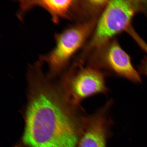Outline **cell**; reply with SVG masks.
Here are the masks:
<instances>
[{
  "label": "cell",
  "mask_w": 147,
  "mask_h": 147,
  "mask_svg": "<svg viewBox=\"0 0 147 147\" xmlns=\"http://www.w3.org/2000/svg\"><path fill=\"white\" fill-rule=\"evenodd\" d=\"M90 64L107 69L134 83L142 82L131 58L117 40H113L94 51Z\"/></svg>",
  "instance_id": "cell-5"
},
{
  "label": "cell",
  "mask_w": 147,
  "mask_h": 147,
  "mask_svg": "<svg viewBox=\"0 0 147 147\" xmlns=\"http://www.w3.org/2000/svg\"><path fill=\"white\" fill-rule=\"evenodd\" d=\"M36 90L28 108L24 143L29 147H76L84 115H75L49 89Z\"/></svg>",
  "instance_id": "cell-1"
},
{
  "label": "cell",
  "mask_w": 147,
  "mask_h": 147,
  "mask_svg": "<svg viewBox=\"0 0 147 147\" xmlns=\"http://www.w3.org/2000/svg\"><path fill=\"white\" fill-rule=\"evenodd\" d=\"M18 2L19 10L18 15L21 17L30 9L39 7L49 13L55 24H58L61 20H74L80 18V1L32 0Z\"/></svg>",
  "instance_id": "cell-7"
},
{
  "label": "cell",
  "mask_w": 147,
  "mask_h": 147,
  "mask_svg": "<svg viewBox=\"0 0 147 147\" xmlns=\"http://www.w3.org/2000/svg\"><path fill=\"white\" fill-rule=\"evenodd\" d=\"M113 104V101L109 100L92 114L84 115L78 147H106L113 124L109 115Z\"/></svg>",
  "instance_id": "cell-6"
},
{
  "label": "cell",
  "mask_w": 147,
  "mask_h": 147,
  "mask_svg": "<svg viewBox=\"0 0 147 147\" xmlns=\"http://www.w3.org/2000/svg\"><path fill=\"white\" fill-rule=\"evenodd\" d=\"M147 13V1H109L97 20L92 36L83 55L100 48L116 35L128 30L138 13Z\"/></svg>",
  "instance_id": "cell-2"
},
{
  "label": "cell",
  "mask_w": 147,
  "mask_h": 147,
  "mask_svg": "<svg viewBox=\"0 0 147 147\" xmlns=\"http://www.w3.org/2000/svg\"><path fill=\"white\" fill-rule=\"evenodd\" d=\"M106 75L102 69L91 65L84 66L78 60L64 76L63 87L66 100L76 108L84 100L98 94H107Z\"/></svg>",
  "instance_id": "cell-3"
},
{
  "label": "cell",
  "mask_w": 147,
  "mask_h": 147,
  "mask_svg": "<svg viewBox=\"0 0 147 147\" xmlns=\"http://www.w3.org/2000/svg\"><path fill=\"white\" fill-rule=\"evenodd\" d=\"M96 18L79 22L55 34L54 47L47 54L41 55L39 61L48 65L51 75H56L68 65L73 56L92 34Z\"/></svg>",
  "instance_id": "cell-4"
},
{
  "label": "cell",
  "mask_w": 147,
  "mask_h": 147,
  "mask_svg": "<svg viewBox=\"0 0 147 147\" xmlns=\"http://www.w3.org/2000/svg\"><path fill=\"white\" fill-rule=\"evenodd\" d=\"M140 73L147 77V57L144 58L139 67Z\"/></svg>",
  "instance_id": "cell-8"
}]
</instances>
